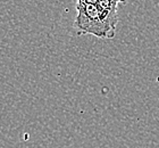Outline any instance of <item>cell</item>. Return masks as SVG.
<instances>
[{
    "label": "cell",
    "mask_w": 159,
    "mask_h": 148,
    "mask_svg": "<svg viewBox=\"0 0 159 148\" xmlns=\"http://www.w3.org/2000/svg\"><path fill=\"white\" fill-rule=\"evenodd\" d=\"M127 0H98L96 3L99 7L100 13L102 15L103 20L107 23L116 29L118 23V16H117V6L118 3H126Z\"/></svg>",
    "instance_id": "obj_2"
},
{
    "label": "cell",
    "mask_w": 159,
    "mask_h": 148,
    "mask_svg": "<svg viewBox=\"0 0 159 148\" xmlns=\"http://www.w3.org/2000/svg\"><path fill=\"white\" fill-rule=\"evenodd\" d=\"M77 2H83V3H97L98 0H77Z\"/></svg>",
    "instance_id": "obj_3"
},
{
    "label": "cell",
    "mask_w": 159,
    "mask_h": 148,
    "mask_svg": "<svg viewBox=\"0 0 159 148\" xmlns=\"http://www.w3.org/2000/svg\"><path fill=\"white\" fill-rule=\"evenodd\" d=\"M77 15L74 27L82 34H92L100 39H113L116 29L107 23L96 3L76 2Z\"/></svg>",
    "instance_id": "obj_1"
}]
</instances>
